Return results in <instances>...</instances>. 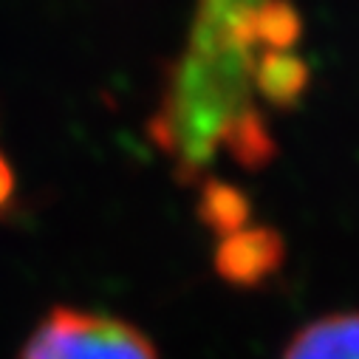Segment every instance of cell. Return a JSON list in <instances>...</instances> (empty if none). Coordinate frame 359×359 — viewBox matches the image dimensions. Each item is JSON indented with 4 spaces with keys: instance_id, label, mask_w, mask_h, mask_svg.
<instances>
[{
    "instance_id": "1",
    "label": "cell",
    "mask_w": 359,
    "mask_h": 359,
    "mask_svg": "<svg viewBox=\"0 0 359 359\" xmlns=\"http://www.w3.org/2000/svg\"><path fill=\"white\" fill-rule=\"evenodd\" d=\"M20 359H158L150 339L133 325L82 311L54 309L26 342Z\"/></svg>"
},
{
    "instance_id": "2",
    "label": "cell",
    "mask_w": 359,
    "mask_h": 359,
    "mask_svg": "<svg viewBox=\"0 0 359 359\" xmlns=\"http://www.w3.org/2000/svg\"><path fill=\"white\" fill-rule=\"evenodd\" d=\"M283 255V243L278 232L255 226V229H238L224 238L215 255L218 272L235 283H257L266 275H272Z\"/></svg>"
},
{
    "instance_id": "3",
    "label": "cell",
    "mask_w": 359,
    "mask_h": 359,
    "mask_svg": "<svg viewBox=\"0 0 359 359\" xmlns=\"http://www.w3.org/2000/svg\"><path fill=\"white\" fill-rule=\"evenodd\" d=\"M283 359H359V314H331L294 334Z\"/></svg>"
},
{
    "instance_id": "4",
    "label": "cell",
    "mask_w": 359,
    "mask_h": 359,
    "mask_svg": "<svg viewBox=\"0 0 359 359\" xmlns=\"http://www.w3.org/2000/svg\"><path fill=\"white\" fill-rule=\"evenodd\" d=\"M309 65L294 51H263L252 65V88L278 108H292L309 88Z\"/></svg>"
},
{
    "instance_id": "5",
    "label": "cell",
    "mask_w": 359,
    "mask_h": 359,
    "mask_svg": "<svg viewBox=\"0 0 359 359\" xmlns=\"http://www.w3.org/2000/svg\"><path fill=\"white\" fill-rule=\"evenodd\" d=\"M221 144L243 164V167H260L266 161H272V156L278 153L275 139L269 133L263 116L257 108L246 111L243 116H238L221 136Z\"/></svg>"
},
{
    "instance_id": "6",
    "label": "cell",
    "mask_w": 359,
    "mask_h": 359,
    "mask_svg": "<svg viewBox=\"0 0 359 359\" xmlns=\"http://www.w3.org/2000/svg\"><path fill=\"white\" fill-rule=\"evenodd\" d=\"M198 215L215 232L232 235V232L243 229V224L249 218V198L226 182H207L201 190Z\"/></svg>"
},
{
    "instance_id": "7",
    "label": "cell",
    "mask_w": 359,
    "mask_h": 359,
    "mask_svg": "<svg viewBox=\"0 0 359 359\" xmlns=\"http://www.w3.org/2000/svg\"><path fill=\"white\" fill-rule=\"evenodd\" d=\"M263 0H201L198 6V18H196V26H193V34L196 37H207V34H215L221 32L238 12L249 9V6H257Z\"/></svg>"
},
{
    "instance_id": "8",
    "label": "cell",
    "mask_w": 359,
    "mask_h": 359,
    "mask_svg": "<svg viewBox=\"0 0 359 359\" xmlns=\"http://www.w3.org/2000/svg\"><path fill=\"white\" fill-rule=\"evenodd\" d=\"M12 193H15V172H12V164L6 161V156L0 153V210L9 204Z\"/></svg>"
}]
</instances>
